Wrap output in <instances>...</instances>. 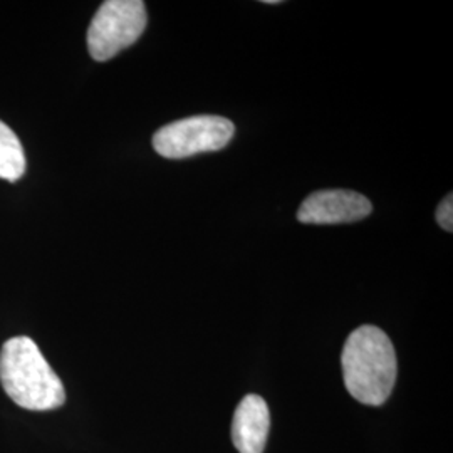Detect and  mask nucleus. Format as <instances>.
Masks as SVG:
<instances>
[{"label":"nucleus","mask_w":453,"mask_h":453,"mask_svg":"<svg viewBox=\"0 0 453 453\" xmlns=\"http://www.w3.org/2000/svg\"><path fill=\"white\" fill-rule=\"evenodd\" d=\"M342 376L349 395L365 405H383L396 381V355L385 331L376 326H361L346 340Z\"/></svg>","instance_id":"nucleus-1"},{"label":"nucleus","mask_w":453,"mask_h":453,"mask_svg":"<svg viewBox=\"0 0 453 453\" xmlns=\"http://www.w3.org/2000/svg\"><path fill=\"white\" fill-rule=\"evenodd\" d=\"M0 383L20 408L49 411L65 405L63 381L27 336L5 341L0 351Z\"/></svg>","instance_id":"nucleus-2"},{"label":"nucleus","mask_w":453,"mask_h":453,"mask_svg":"<svg viewBox=\"0 0 453 453\" xmlns=\"http://www.w3.org/2000/svg\"><path fill=\"white\" fill-rule=\"evenodd\" d=\"M148 16L142 0H106L88 29V50L99 63L110 61L145 33Z\"/></svg>","instance_id":"nucleus-3"},{"label":"nucleus","mask_w":453,"mask_h":453,"mask_svg":"<svg viewBox=\"0 0 453 453\" xmlns=\"http://www.w3.org/2000/svg\"><path fill=\"white\" fill-rule=\"evenodd\" d=\"M234 133L235 127L230 119L200 114L162 127L153 136V148L163 158L181 160L226 148Z\"/></svg>","instance_id":"nucleus-4"},{"label":"nucleus","mask_w":453,"mask_h":453,"mask_svg":"<svg viewBox=\"0 0 453 453\" xmlns=\"http://www.w3.org/2000/svg\"><path fill=\"white\" fill-rule=\"evenodd\" d=\"M372 202L351 190H321L309 195L297 211V220L312 226L357 222L372 213Z\"/></svg>","instance_id":"nucleus-5"},{"label":"nucleus","mask_w":453,"mask_h":453,"mask_svg":"<svg viewBox=\"0 0 453 453\" xmlns=\"http://www.w3.org/2000/svg\"><path fill=\"white\" fill-rule=\"evenodd\" d=\"M271 428L269 406L257 395H247L232 420V440L241 453H262Z\"/></svg>","instance_id":"nucleus-6"},{"label":"nucleus","mask_w":453,"mask_h":453,"mask_svg":"<svg viewBox=\"0 0 453 453\" xmlns=\"http://www.w3.org/2000/svg\"><path fill=\"white\" fill-rule=\"evenodd\" d=\"M26 172V153L16 133L0 121V179L17 181Z\"/></svg>","instance_id":"nucleus-7"},{"label":"nucleus","mask_w":453,"mask_h":453,"mask_svg":"<svg viewBox=\"0 0 453 453\" xmlns=\"http://www.w3.org/2000/svg\"><path fill=\"white\" fill-rule=\"evenodd\" d=\"M437 222L440 226L447 232L453 230V196L452 194L447 195L437 209Z\"/></svg>","instance_id":"nucleus-8"}]
</instances>
